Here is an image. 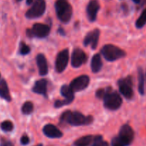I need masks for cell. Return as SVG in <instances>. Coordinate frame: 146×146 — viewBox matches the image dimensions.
<instances>
[{
	"label": "cell",
	"mask_w": 146,
	"mask_h": 146,
	"mask_svg": "<svg viewBox=\"0 0 146 146\" xmlns=\"http://www.w3.org/2000/svg\"><path fill=\"white\" fill-rule=\"evenodd\" d=\"M91 146H109V145L106 141L103 140V137L101 135H96L95 136V139Z\"/></svg>",
	"instance_id": "cell-24"
},
{
	"label": "cell",
	"mask_w": 146,
	"mask_h": 146,
	"mask_svg": "<svg viewBox=\"0 0 146 146\" xmlns=\"http://www.w3.org/2000/svg\"><path fill=\"white\" fill-rule=\"evenodd\" d=\"M61 121L74 126H79L92 123L94 118L91 115L85 116L82 113L77 111H66L61 115Z\"/></svg>",
	"instance_id": "cell-1"
},
{
	"label": "cell",
	"mask_w": 146,
	"mask_h": 146,
	"mask_svg": "<svg viewBox=\"0 0 146 146\" xmlns=\"http://www.w3.org/2000/svg\"><path fill=\"white\" fill-rule=\"evenodd\" d=\"M69 59V52L68 49H64L61 51L57 55L56 59V70L58 73H61L66 69Z\"/></svg>",
	"instance_id": "cell-9"
},
{
	"label": "cell",
	"mask_w": 146,
	"mask_h": 146,
	"mask_svg": "<svg viewBox=\"0 0 146 146\" xmlns=\"http://www.w3.org/2000/svg\"><path fill=\"white\" fill-rule=\"evenodd\" d=\"M146 24V9L143 11V12L141 13V16H140L139 18L137 19L136 22H135V26H136L137 28L141 29L142 27H143Z\"/></svg>",
	"instance_id": "cell-22"
},
{
	"label": "cell",
	"mask_w": 146,
	"mask_h": 146,
	"mask_svg": "<svg viewBox=\"0 0 146 146\" xmlns=\"http://www.w3.org/2000/svg\"><path fill=\"white\" fill-rule=\"evenodd\" d=\"M55 9L58 19L63 23H68L71 20L73 14L72 7L67 0H57Z\"/></svg>",
	"instance_id": "cell-2"
},
{
	"label": "cell",
	"mask_w": 146,
	"mask_h": 146,
	"mask_svg": "<svg viewBox=\"0 0 146 146\" xmlns=\"http://www.w3.org/2000/svg\"><path fill=\"white\" fill-rule=\"evenodd\" d=\"M111 145H112V146H123V144L121 143V141H120L118 137H115V138H114L112 140Z\"/></svg>",
	"instance_id": "cell-29"
},
{
	"label": "cell",
	"mask_w": 146,
	"mask_h": 146,
	"mask_svg": "<svg viewBox=\"0 0 146 146\" xmlns=\"http://www.w3.org/2000/svg\"><path fill=\"white\" fill-rule=\"evenodd\" d=\"M104 101V106L111 111H115L118 109L122 104V98L121 96L116 91H113L111 88L106 94Z\"/></svg>",
	"instance_id": "cell-4"
},
{
	"label": "cell",
	"mask_w": 146,
	"mask_h": 146,
	"mask_svg": "<svg viewBox=\"0 0 146 146\" xmlns=\"http://www.w3.org/2000/svg\"><path fill=\"white\" fill-rule=\"evenodd\" d=\"M111 88V87H108V88H101V89H98V91L96 93V96L97 98H100V99H104V98L105 97L106 94L108 93V91H109V89Z\"/></svg>",
	"instance_id": "cell-27"
},
{
	"label": "cell",
	"mask_w": 146,
	"mask_h": 146,
	"mask_svg": "<svg viewBox=\"0 0 146 146\" xmlns=\"http://www.w3.org/2000/svg\"><path fill=\"white\" fill-rule=\"evenodd\" d=\"M90 78L88 76L82 75L77 77L71 81L70 87L74 92H78L85 89L89 84Z\"/></svg>",
	"instance_id": "cell-10"
},
{
	"label": "cell",
	"mask_w": 146,
	"mask_h": 146,
	"mask_svg": "<svg viewBox=\"0 0 146 146\" xmlns=\"http://www.w3.org/2000/svg\"><path fill=\"white\" fill-rule=\"evenodd\" d=\"M50 33V27L46 24H35L33 25L31 29L27 30V35L29 37L44 38Z\"/></svg>",
	"instance_id": "cell-6"
},
{
	"label": "cell",
	"mask_w": 146,
	"mask_h": 146,
	"mask_svg": "<svg viewBox=\"0 0 146 146\" xmlns=\"http://www.w3.org/2000/svg\"><path fill=\"white\" fill-rule=\"evenodd\" d=\"M47 81L46 79H41L37 81L33 87V92L38 94H41L44 96H47Z\"/></svg>",
	"instance_id": "cell-16"
},
{
	"label": "cell",
	"mask_w": 146,
	"mask_h": 146,
	"mask_svg": "<svg viewBox=\"0 0 146 146\" xmlns=\"http://www.w3.org/2000/svg\"><path fill=\"white\" fill-rule=\"evenodd\" d=\"M17 1H21V0H17Z\"/></svg>",
	"instance_id": "cell-34"
},
{
	"label": "cell",
	"mask_w": 146,
	"mask_h": 146,
	"mask_svg": "<svg viewBox=\"0 0 146 146\" xmlns=\"http://www.w3.org/2000/svg\"><path fill=\"white\" fill-rule=\"evenodd\" d=\"M1 128L5 132H10L14 128V125L10 121H5L1 123Z\"/></svg>",
	"instance_id": "cell-25"
},
{
	"label": "cell",
	"mask_w": 146,
	"mask_h": 146,
	"mask_svg": "<svg viewBox=\"0 0 146 146\" xmlns=\"http://www.w3.org/2000/svg\"><path fill=\"white\" fill-rule=\"evenodd\" d=\"M33 110H34V105L31 101H27L24 104L21 108V111L24 114L28 115L32 113Z\"/></svg>",
	"instance_id": "cell-23"
},
{
	"label": "cell",
	"mask_w": 146,
	"mask_h": 146,
	"mask_svg": "<svg viewBox=\"0 0 146 146\" xmlns=\"http://www.w3.org/2000/svg\"><path fill=\"white\" fill-rule=\"evenodd\" d=\"M101 54L108 61H114L125 56V51L112 44L104 46L101 49Z\"/></svg>",
	"instance_id": "cell-3"
},
{
	"label": "cell",
	"mask_w": 146,
	"mask_h": 146,
	"mask_svg": "<svg viewBox=\"0 0 146 146\" xmlns=\"http://www.w3.org/2000/svg\"><path fill=\"white\" fill-rule=\"evenodd\" d=\"M138 91L141 95H143L144 91V75L142 68L138 69Z\"/></svg>",
	"instance_id": "cell-21"
},
{
	"label": "cell",
	"mask_w": 146,
	"mask_h": 146,
	"mask_svg": "<svg viewBox=\"0 0 146 146\" xmlns=\"http://www.w3.org/2000/svg\"><path fill=\"white\" fill-rule=\"evenodd\" d=\"M100 9L99 3L97 0H91L86 8V13L90 21H94L97 18L98 10Z\"/></svg>",
	"instance_id": "cell-13"
},
{
	"label": "cell",
	"mask_w": 146,
	"mask_h": 146,
	"mask_svg": "<svg viewBox=\"0 0 146 146\" xmlns=\"http://www.w3.org/2000/svg\"><path fill=\"white\" fill-rule=\"evenodd\" d=\"M103 66L101 56L99 54H95L91 60V69L94 73H98L101 69Z\"/></svg>",
	"instance_id": "cell-19"
},
{
	"label": "cell",
	"mask_w": 146,
	"mask_h": 146,
	"mask_svg": "<svg viewBox=\"0 0 146 146\" xmlns=\"http://www.w3.org/2000/svg\"><path fill=\"white\" fill-rule=\"evenodd\" d=\"M0 76H1V75H0Z\"/></svg>",
	"instance_id": "cell-35"
},
{
	"label": "cell",
	"mask_w": 146,
	"mask_h": 146,
	"mask_svg": "<svg viewBox=\"0 0 146 146\" xmlns=\"http://www.w3.org/2000/svg\"><path fill=\"white\" fill-rule=\"evenodd\" d=\"M36 146H43V145L42 144H38V145H36Z\"/></svg>",
	"instance_id": "cell-33"
},
{
	"label": "cell",
	"mask_w": 146,
	"mask_h": 146,
	"mask_svg": "<svg viewBox=\"0 0 146 146\" xmlns=\"http://www.w3.org/2000/svg\"><path fill=\"white\" fill-rule=\"evenodd\" d=\"M133 1L135 3H136V4H138V3L141 2V0H133Z\"/></svg>",
	"instance_id": "cell-32"
},
{
	"label": "cell",
	"mask_w": 146,
	"mask_h": 146,
	"mask_svg": "<svg viewBox=\"0 0 146 146\" xmlns=\"http://www.w3.org/2000/svg\"><path fill=\"white\" fill-rule=\"evenodd\" d=\"M19 52L21 55H27L30 52V47L24 42H21L19 46Z\"/></svg>",
	"instance_id": "cell-26"
},
{
	"label": "cell",
	"mask_w": 146,
	"mask_h": 146,
	"mask_svg": "<svg viewBox=\"0 0 146 146\" xmlns=\"http://www.w3.org/2000/svg\"><path fill=\"white\" fill-rule=\"evenodd\" d=\"M1 146H14V145L10 141H4L1 144Z\"/></svg>",
	"instance_id": "cell-30"
},
{
	"label": "cell",
	"mask_w": 146,
	"mask_h": 146,
	"mask_svg": "<svg viewBox=\"0 0 146 146\" xmlns=\"http://www.w3.org/2000/svg\"><path fill=\"white\" fill-rule=\"evenodd\" d=\"M33 2H34V0H27V4H28V5H30V4H32Z\"/></svg>",
	"instance_id": "cell-31"
},
{
	"label": "cell",
	"mask_w": 146,
	"mask_h": 146,
	"mask_svg": "<svg viewBox=\"0 0 146 146\" xmlns=\"http://www.w3.org/2000/svg\"><path fill=\"white\" fill-rule=\"evenodd\" d=\"M120 141L123 146H129L134 139V131L130 125H123L121 127L118 135Z\"/></svg>",
	"instance_id": "cell-8"
},
{
	"label": "cell",
	"mask_w": 146,
	"mask_h": 146,
	"mask_svg": "<svg viewBox=\"0 0 146 146\" xmlns=\"http://www.w3.org/2000/svg\"><path fill=\"white\" fill-rule=\"evenodd\" d=\"M36 64L40 75H46L47 73H48V64H47L46 58L43 54H40L37 55Z\"/></svg>",
	"instance_id": "cell-15"
},
{
	"label": "cell",
	"mask_w": 146,
	"mask_h": 146,
	"mask_svg": "<svg viewBox=\"0 0 146 146\" xmlns=\"http://www.w3.org/2000/svg\"><path fill=\"white\" fill-rule=\"evenodd\" d=\"M87 56L81 48H75L71 56V65L74 68H78L86 61Z\"/></svg>",
	"instance_id": "cell-11"
},
{
	"label": "cell",
	"mask_w": 146,
	"mask_h": 146,
	"mask_svg": "<svg viewBox=\"0 0 146 146\" xmlns=\"http://www.w3.org/2000/svg\"><path fill=\"white\" fill-rule=\"evenodd\" d=\"M0 97L3 99L6 100L7 101L9 102L11 101V98L10 96L8 86L5 80L2 79L0 81Z\"/></svg>",
	"instance_id": "cell-17"
},
{
	"label": "cell",
	"mask_w": 146,
	"mask_h": 146,
	"mask_svg": "<svg viewBox=\"0 0 146 146\" xmlns=\"http://www.w3.org/2000/svg\"><path fill=\"white\" fill-rule=\"evenodd\" d=\"M73 90L70 86L67 85H64L61 88V94L71 104L74 100V94Z\"/></svg>",
	"instance_id": "cell-20"
},
{
	"label": "cell",
	"mask_w": 146,
	"mask_h": 146,
	"mask_svg": "<svg viewBox=\"0 0 146 146\" xmlns=\"http://www.w3.org/2000/svg\"><path fill=\"white\" fill-rule=\"evenodd\" d=\"M100 36V31L98 29H96L94 31H91L88 33L86 36H85L84 40V44L85 46H87L88 45L91 46V48L93 49L96 48L98 46V39H99Z\"/></svg>",
	"instance_id": "cell-12"
},
{
	"label": "cell",
	"mask_w": 146,
	"mask_h": 146,
	"mask_svg": "<svg viewBox=\"0 0 146 146\" xmlns=\"http://www.w3.org/2000/svg\"><path fill=\"white\" fill-rule=\"evenodd\" d=\"M46 10V2L44 0H36L32 7L27 11L26 17L28 19H36L41 17Z\"/></svg>",
	"instance_id": "cell-5"
},
{
	"label": "cell",
	"mask_w": 146,
	"mask_h": 146,
	"mask_svg": "<svg viewBox=\"0 0 146 146\" xmlns=\"http://www.w3.org/2000/svg\"><path fill=\"white\" fill-rule=\"evenodd\" d=\"M118 84L121 94L127 99H131L133 97L132 78L131 77L122 78L118 81Z\"/></svg>",
	"instance_id": "cell-7"
},
{
	"label": "cell",
	"mask_w": 146,
	"mask_h": 146,
	"mask_svg": "<svg viewBox=\"0 0 146 146\" xmlns=\"http://www.w3.org/2000/svg\"><path fill=\"white\" fill-rule=\"evenodd\" d=\"M44 135L50 138H59L63 136V133L58 128L52 124H47L43 128Z\"/></svg>",
	"instance_id": "cell-14"
},
{
	"label": "cell",
	"mask_w": 146,
	"mask_h": 146,
	"mask_svg": "<svg viewBox=\"0 0 146 146\" xmlns=\"http://www.w3.org/2000/svg\"><path fill=\"white\" fill-rule=\"evenodd\" d=\"M94 139H95V136L91 135L83 136L74 142V146H89L93 143Z\"/></svg>",
	"instance_id": "cell-18"
},
{
	"label": "cell",
	"mask_w": 146,
	"mask_h": 146,
	"mask_svg": "<svg viewBox=\"0 0 146 146\" xmlns=\"http://www.w3.org/2000/svg\"><path fill=\"white\" fill-rule=\"evenodd\" d=\"M29 141H30L29 138L26 135H23V136L21 138V140H20L21 144L23 145H27V144H29Z\"/></svg>",
	"instance_id": "cell-28"
}]
</instances>
